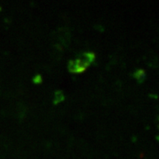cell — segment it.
<instances>
[{"label":"cell","mask_w":159,"mask_h":159,"mask_svg":"<svg viewBox=\"0 0 159 159\" xmlns=\"http://www.w3.org/2000/svg\"><path fill=\"white\" fill-rule=\"evenodd\" d=\"M94 53L93 52H83L81 53L77 57V59L80 60L83 62L86 63L87 65H90L91 63H92L94 61Z\"/></svg>","instance_id":"obj_1"},{"label":"cell","mask_w":159,"mask_h":159,"mask_svg":"<svg viewBox=\"0 0 159 159\" xmlns=\"http://www.w3.org/2000/svg\"><path fill=\"white\" fill-rule=\"evenodd\" d=\"M68 69L71 72H75V73H78L81 72L80 69L78 65H77L76 59L70 60L68 63Z\"/></svg>","instance_id":"obj_2"},{"label":"cell","mask_w":159,"mask_h":159,"mask_svg":"<svg viewBox=\"0 0 159 159\" xmlns=\"http://www.w3.org/2000/svg\"><path fill=\"white\" fill-rule=\"evenodd\" d=\"M134 76L137 79V80L139 83H142L146 78V74H145L144 71L142 69H137L134 71Z\"/></svg>","instance_id":"obj_3"},{"label":"cell","mask_w":159,"mask_h":159,"mask_svg":"<svg viewBox=\"0 0 159 159\" xmlns=\"http://www.w3.org/2000/svg\"><path fill=\"white\" fill-rule=\"evenodd\" d=\"M64 99H65V95L63 94V91L57 90L55 92L53 102H54V104H57V103H59L60 102H61V101H63Z\"/></svg>","instance_id":"obj_4"},{"label":"cell","mask_w":159,"mask_h":159,"mask_svg":"<svg viewBox=\"0 0 159 159\" xmlns=\"http://www.w3.org/2000/svg\"><path fill=\"white\" fill-rule=\"evenodd\" d=\"M33 81H34V83H39L41 82V76L39 75H35V76L33 77Z\"/></svg>","instance_id":"obj_5"},{"label":"cell","mask_w":159,"mask_h":159,"mask_svg":"<svg viewBox=\"0 0 159 159\" xmlns=\"http://www.w3.org/2000/svg\"><path fill=\"white\" fill-rule=\"evenodd\" d=\"M95 27H96L97 29H99V30H102V27L101 25H96Z\"/></svg>","instance_id":"obj_6"}]
</instances>
